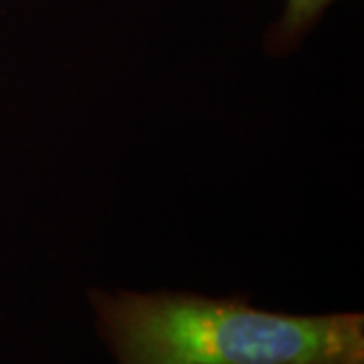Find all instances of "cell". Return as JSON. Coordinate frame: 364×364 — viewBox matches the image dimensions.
Instances as JSON below:
<instances>
[{
  "label": "cell",
  "instance_id": "6da1fadb",
  "mask_svg": "<svg viewBox=\"0 0 364 364\" xmlns=\"http://www.w3.org/2000/svg\"><path fill=\"white\" fill-rule=\"evenodd\" d=\"M90 301L117 364H364L360 312L296 316L191 291L91 289Z\"/></svg>",
  "mask_w": 364,
  "mask_h": 364
},
{
  "label": "cell",
  "instance_id": "7a4b0ae2",
  "mask_svg": "<svg viewBox=\"0 0 364 364\" xmlns=\"http://www.w3.org/2000/svg\"><path fill=\"white\" fill-rule=\"evenodd\" d=\"M286 11L267 33V51L286 55L294 51L334 0H284Z\"/></svg>",
  "mask_w": 364,
  "mask_h": 364
}]
</instances>
